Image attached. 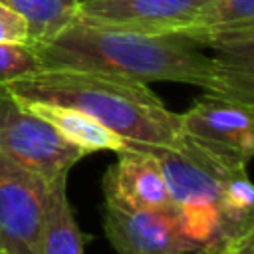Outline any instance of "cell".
Here are the masks:
<instances>
[{"mask_svg": "<svg viewBox=\"0 0 254 254\" xmlns=\"http://www.w3.org/2000/svg\"><path fill=\"white\" fill-rule=\"evenodd\" d=\"M189 254H206V244H202L200 248H196V250H192V252H189Z\"/></svg>", "mask_w": 254, "mask_h": 254, "instance_id": "e0dca14e", "label": "cell"}, {"mask_svg": "<svg viewBox=\"0 0 254 254\" xmlns=\"http://www.w3.org/2000/svg\"><path fill=\"white\" fill-rule=\"evenodd\" d=\"M4 83L20 101L79 109L127 143L177 145L183 139L179 113L167 109L143 81L91 69L40 67Z\"/></svg>", "mask_w": 254, "mask_h": 254, "instance_id": "7a4b0ae2", "label": "cell"}, {"mask_svg": "<svg viewBox=\"0 0 254 254\" xmlns=\"http://www.w3.org/2000/svg\"><path fill=\"white\" fill-rule=\"evenodd\" d=\"M0 153L48 181L67 175L87 155L18 101L4 81H0Z\"/></svg>", "mask_w": 254, "mask_h": 254, "instance_id": "277c9868", "label": "cell"}, {"mask_svg": "<svg viewBox=\"0 0 254 254\" xmlns=\"http://www.w3.org/2000/svg\"><path fill=\"white\" fill-rule=\"evenodd\" d=\"M165 175L177 208L206 244L216 234V206L224 181L248 161L214 145L183 135L177 145H143Z\"/></svg>", "mask_w": 254, "mask_h": 254, "instance_id": "3957f363", "label": "cell"}, {"mask_svg": "<svg viewBox=\"0 0 254 254\" xmlns=\"http://www.w3.org/2000/svg\"><path fill=\"white\" fill-rule=\"evenodd\" d=\"M216 242V240H214ZM220 254H254V228L216 242Z\"/></svg>", "mask_w": 254, "mask_h": 254, "instance_id": "9a60e30c", "label": "cell"}, {"mask_svg": "<svg viewBox=\"0 0 254 254\" xmlns=\"http://www.w3.org/2000/svg\"><path fill=\"white\" fill-rule=\"evenodd\" d=\"M65 187L67 175H58L48 183L40 230V254H83L85 236L75 222Z\"/></svg>", "mask_w": 254, "mask_h": 254, "instance_id": "8fae6325", "label": "cell"}, {"mask_svg": "<svg viewBox=\"0 0 254 254\" xmlns=\"http://www.w3.org/2000/svg\"><path fill=\"white\" fill-rule=\"evenodd\" d=\"M105 204L119 210L177 208L157 157L141 143H127L103 177Z\"/></svg>", "mask_w": 254, "mask_h": 254, "instance_id": "ba28073f", "label": "cell"}, {"mask_svg": "<svg viewBox=\"0 0 254 254\" xmlns=\"http://www.w3.org/2000/svg\"><path fill=\"white\" fill-rule=\"evenodd\" d=\"M48 183L0 153V254H40Z\"/></svg>", "mask_w": 254, "mask_h": 254, "instance_id": "5b68a950", "label": "cell"}, {"mask_svg": "<svg viewBox=\"0 0 254 254\" xmlns=\"http://www.w3.org/2000/svg\"><path fill=\"white\" fill-rule=\"evenodd\" d=\"M40 69L30 46H0V81Z\"/></svg>", "mask_w": 254, "mask_h": 254, "instance_id": "4fadbf2b", "label": "cell"}, {"mask_svg": "<svg viewBox=\"0 0 254 254\" xmlns=\"http://www.w3.org/2000/svg\"><path fill=\"white\" fill-rule=\"evenodd\" d=\"M252 113L254 105L216 93H206L187 111L179 113V123L183 135L250 161L254 153Z\"/></svg>", "mask_w": 254, "mask_h": 254, "instance_id": "9c48e42d", "label": "cell"}, {"mask_svg": "<svg viewBox=\"0 0 254 254\" xmlns=\"http://www.w3.org/2000/svg\"><path fill=\"white\" fill-rule=\"evenodd\" d=\"M30 48L42 69H91L143 83H189L254 105V65L208 54L179 34H139L75 20Z\"/></svg>", "mask_w": 254, "mask_h": 254, "instance_id": "6da1fadb", "label": "cell"}, {"mask_svg": "<svg viewBox=\"0 0 254 254\" xmlns=\"http://www.w3.org/2000/svg\"><path fill=\"white\" fill-rule=\"evenodd\" d=\"M103 228L117 254H189L204 244L179 208L131 212L105 204Z\"/></svg>", "mask_w": 254, "mask_h": 254, "instance_id": "8992f818", "label": "cell"}, {"mask_svg": "<svg viewBox=\"0 0 254 254\" xmlns=\"http://www.w3.org/2000/svg\"><path fill=\"white\" fill-rule=\"evenodd\" d=\"M210 0H77V22L139 34H175Z\"/></svg>", "mask_w": 254, "mask_h": 254, "instance_id": "52a82bcc", "label": "cell"}, {"mask_svg": "<svg viewBox=\"0 0 254 254\" xmlns=\"http://www.w3.org/2000/svg\"><path fill=\"white\" fill-rule=\"evenodd\" d=\"M16 97V95H14ZM18 99V97H16ZM20 101V99H18ZM30 111L46 119L65 141L83 149L87 155L93 151H119L127 145L125 139L103 127L99 121L89 117L87 113L54 103H36V101H22Z\"/></svg>", "mask_w": 254, "mask_h": 254, "instance_id": "30bf717a", "label": "cell"}, {"mask_svg": "<svg viewBox=\"0 0 254 254\" xmlns=\"http://www.w3.org/2000/svg\"><path fill=\"white\" fill-rule=\"evenodd\" d=\"M28 22L30 46L44 42L77 18V0H0Z\"/></svg>", "mask_w": 254, "mask_h": 254, "instance_id": "7c38bea8", "label": "cell"}, {"mask_svg": "<svg viewBox=\"0 0 254 254\" xmlns=\"http://www.w3.org/2000/svg\"><path fill=\"white\" fill-rule=\"evenodd\" d=\"M0 46H30L28 22L4 4H0Z\"/></svg>", "mask_w": 254, "mask_h": 254, "instance_id": "5bb4252c", "label": "cell"}, {"mask_svg": "<svg viewBox=\"0 0 254 254\" xmlns=\"http://www.w3.org/2000/svg\"><path fill=\"white\" fill-rule=\"evenodd\" d=\"M206 254H220L218 244H216L214 240H208V242H206Z\"/></svg>", "mask_w": 254, "mask_h": 254, "instance_id": "2e32d148", "label": "cell"}]
</instances>
